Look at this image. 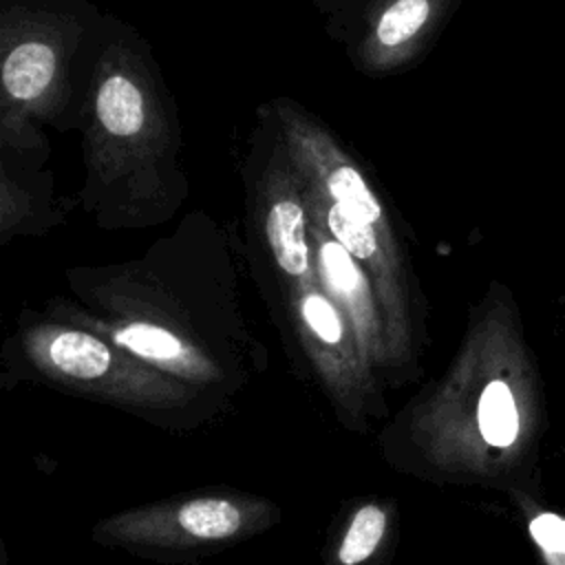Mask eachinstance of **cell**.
I'll use <instances>...</instances> for the list:
<instances>
[{"mask_svg": "<svg viewBox=\"0 0 565 565\" xmlns=\"http://www.w3.org/2000/svg\"><path fill=\"white\" fill-rule=\"evenodd\" d=\"M238 243L207 212H188L141 256L64 271L71 298L42 313L86 327L210 395L263 364L238 296Z\"/></svg>", "mask_w": 565, "mask_h": 565, "instance_id": "1", "label": "cell"}, {"mask_svg": "<svg viewBox=\"0 0 565 565\" xmlns=\"http://www.w3.org/2000/svg\"><path fill=\"white\" fill-rule=\"evenodd\" d=\"M77 205L106 232L157 227L190 196L174 99L148 40L108 13L82 121Z\"/></svg>", "mask_w": 565, "mask_h": 565, "instance_id": "2", "label": "cell"}, {"mask_svg": "<svg viewBox=\"0 0 565 565\" xmlns=\"http://www.w3.org/2000/svg\"><path fill=\"white\" fill-rule=\"evenodd\" d=\"M305 188L307 212L366 271L384 307L404 375L426 340V298L406 225L375 172L313 110L289 95L263 102Z\"/></svg>", "mask_w": 565, "mask_h": 565, "instance_id": "3", "label": "cell"}, {"mask_svg": "<svg viewBox=\"0 0 565 565\" xmlns=\"http://www.w3.org/2000/svg\"><path fill=\"white\" fill-rule=\"evenodd\" d=\"M437 452L455 470H514L543 426V384L512 289L492 278L470 307L457 355L433 399Z\"/></svg>", "mask_w": 565, "mask_h": 565, "instance_id": "4", "label": "cell"}, {"mask_svg": "<svg viewBox=\"0 0 565 565\" xmlns=\"http://www.w3.org/2000/svg\"><path fill=\"white\" fill-rule=\"evenodd\" d=\"M106 20L90 0H0V154L42 166L44 128H82Z\"/></svg>", "mask_w": 565, "mask_h": 565, "instance_id": "5", "label": "cell"}, {"mask_svg": "<svg viewBox=\"0 0 565 565\" xmlns=\"http://www.w3.org/2000/svg\"><path fill=\"white\" fill-rule=\"evenodd\" d=\"M15 340L20 358L49 384L143 417L185 413L203 395L108 338L42 311L22 313Z\"/></svg>", "mask_w": 565, "mask_h": 565, "instance_id": "6", "label": "cell"}, {"mask_svg": "<svg viewBox=\"0 0 565 565\" xmlns=\"http://www.w3.org/2000/svg\"><path fill=\"white\" fill-rule=\"evenodd\" d=\"M245 256L269 302L294 285L316 278L302 179L265 106L245 143Z\"/></svg>", "mask_w": 565, "mask_h": 565, "instance_id": "7", "label": "cell"}, {"mask_svg": "<svg viewBox=\"0 0 565 565\" xmlns=\"http://www.w3.org/2000/svg\"><path fill=\"white\" fill-rule=\"evenodd\" d=\"M267 305L282 333L335 402L360 406L371 397L375 375L362 355L351 322L318 276L294 285Z\"/></svg>", "mask_w": 565, "mask_h": 565, "instance_id": "8", "label": "cell"}, {"mask_svg": "<svg viewBox=\"0 0 565 565\" xmlns=\"http://www.w3.org/2000/svg\"><path fill=\"white\" fill-rule=\"evenodd\" d=\"M463 0H364L340 22L327 26L344 46L349 64L380 79L417 66Z\"/></svg>", "mask_w": 565, "mask_h": 565, "instance_id": "9", "label": "cell"}, {"mask_svg": "<svg viewBox=\"0 0 565 565\" xmlns=\"http://www.w3.org/2000/svg\"><path fill=\"white\" fill-rule=\"evenodd\" d=\"M267 503L245 497L201 494L117 514L95 539L128 550H192L227 543L265 521Z\"/></svg>", "mask_w": 565, "mask_h": 565, "instance_id": "10", "label": "cell"}, {"mask_svg": "<svg viewBox=\"0 0 565 565\" xmlns=\"http://www.w3.org/2000/svg\"><path fill=\"white\" fill-rule=\"evenodd\" d=\"M309 214V212H307ZM309 236L322 287L351 322L375 377H404L380 296L360 263L309 216Z\"/></svg>", "mask_w": 565, "mask_h": 565, "instance_id": "11", "label": "cell"}, {"mask_svg": "<svg viewBox=\"0 0 565 565\" xmlns=\"http://www.w3.org/2000/svg\"><path fill=\"white\" fill-rule=\"evenodd\" d=\"M75 205L55 192L51 170L0 154V245L46 236Z\"/></svg>", "mask_w": 565, "mask_h": 565, "instance_id": "12", "label": "cell"}, {"mask_svg": "<svg viewBox=\"0 0 565 565\" xmlns=\"http://www.w3.org/2000/svg\"><path fill=\"white\" fill-rule=\"evenodd\" d=\"M386 510L377 503H366L355 510L338 547L340 565H360L375 554L386 534Z\"/></svg>", "mask_w": 565, "mask_h": 565, "instance_id": "13", "label": "cell"}, {"mask_svg": "<svg viewBox=\"0 0 565 565\" xmlns=\"http://www.w3.org/2000/svg\"><path fill=\"white\" fill-rule=\"evenodd\" d=\"M527 534L545 565H565V516L523 501Z\"/></svg>", "mask_w": 565, "mask_h": 565, "instance_id": "14", "label": "cell"}, {"mask_svg": "<svg viewBox=\"0 0 565 565\" xmlns=\"http://www.w3.org/2000/svg\"><path fill=\"white\" fill-rule=\"evenodd\" d=\"M364 0H313V7L318 13L327 18V26L333 22H340L351 11H355Z\"/></svg>", "mask_w": 565, "mask_h": 565, "instance_id": "15", "label": "cell"}, {"mask_svg": "<svg viewBox=\"0 0 565 565\" xmlns=\"http://www.w3.org/2000/svg\"><path fill=\"white\" fill-rule=\"evenodd\" d=\"M558 302H561V307H565V287H563V294H561V298H558Z\"/></svg>", "mask_w": 565, "mask_h": 565, "instance_id": "16", "label": "cell"}]
</instances>
